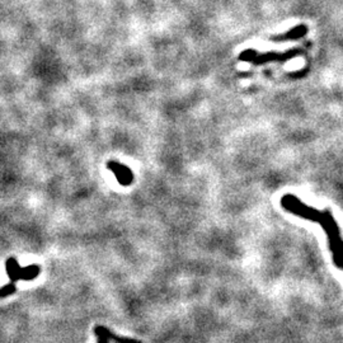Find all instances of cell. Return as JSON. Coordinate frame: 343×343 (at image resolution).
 Returning a JSON list of instances; mask_svg holds the SVG:
<instances>
[{
	"label": "cell",
	"mask_w": 343,
	"mask_h": 343,
	"mask_svg": "<svg viewBox=\"0 0 343 343\" xmlns=\"http://www.w3.org/2000/svg\"><path fill=\"white\" fill-rule=\"evenodd\" d=\"M107 167L108 169L112 170L116 179H117L121 186H131L132 182H134V173H132V170L130 168L116 162V160H110L107 163Z\"/></svg>",
	"instance_id": "277c9868"
},
{
	"label": "cell",
	"mask_w": 343,
	"mask_h": 343,
	"mask_svg": "<svg viewBox=\"0 0 343 343\" xmlns=\"http://www.w3.org/2000/svg\"><path fill=\"white\" fill-rule=\"evenodd\" d=\"M16 290H17L16 283H14V282L7 283V285H4L3 287L0 288V299L7 298V296L12 295L13 292H16Z\"/></svg>",
	"instance_id": "52a82bcc"
},
{
	"label": "cell",
	"mask_w": 343,
	"mask_h": 343,
	"mask_svg": "<svg viewBox=\"0 0 343 343\" xmlns=\"http://www.w3.org/2000/svg\"><path fill=\"white\" fill-rule=\"evenodd\" d=\"M6 268L7 273H8L9 278H11V282L17 283V281L23 280V281H32L34 278L38 277L39 275V267L37 265H31L28 267L22 268L19 266L18 261L16 258H8L6 262Z\"/></svg>",
	"instance_id": "3957f363"
},
{
	"label": "cell",
	"mask_w": 343,
	"mask_h": 343,
	"mask_svg": "<svg viewBox=\"0 0 343 343\" xmlns=\"http://www.w3.org/2000/svg\"><path fill=\"white\" fill-rule=\"evenodd\" d=\"M308 33V27L305 24H299L295 26L293 28L288 29L285 33L276 34V36L271 37V41L273 42H287V41H293V39L303 38L305 34Z\"/></svg>",
	"instance_id": "8992f818"
},
{
	"label": "cell",
	"mask_w": 343,
	"mask_h": 343,
	"mask_svg": "<svg viewBox=\"0 0 343 343\" xmlns=\"http://www.w3.org/2000/svg\"><path fill=\"white\" fill-rule=\"evenodd\" d=\"M94 333L98 343H110L111 340H113L116 343H140L135 339H130V338L117 337L110 329H107L106 327H102V325H97L94 328Z\"/></svg>",
	"instance_id": "5b68a950"
},
{
	"label": "cell",
	"mask_w": 343,
	"mask_h": 343,
	"mask_svg": "<svg viewBox=\"0 0 343 343\" xmlns=\"http://www.w3.org/2000/svg\"><path fill=\"white\" fill-rule=\"evenodd\" d=\"M300 50L292 48V50H286L283 53H265L261 54L254 48H247L239 55V60L244 63H251L254 65H263L268 63H285L288 59H292L293 56L299 55Z\"/></svg>",
	"instance_id": "7a4b0ae2"
},
{
	"label": "cell",
	"mask_w": 343,
	"mask_h": 343,
	"mask_svg": "<svg viewBox=\"0 0 343 343\" xmlns=\"http://www.w3.org/2000/svg\"><path fill=\"white\" fill-rule=\"evenodd\" d=\"M280 205L285 211L290 212L291 215L308 221H313L320 225L327 236L328 248L332 254L333 265L338 270L343 271V236L339 225L335 221L332 212L327 209L318 210L315 207L309 206L295 194L291 193L283 194L280 200Z\"/></svg>",
	"instance_id": "6da1fadb"
}]
</instances>
